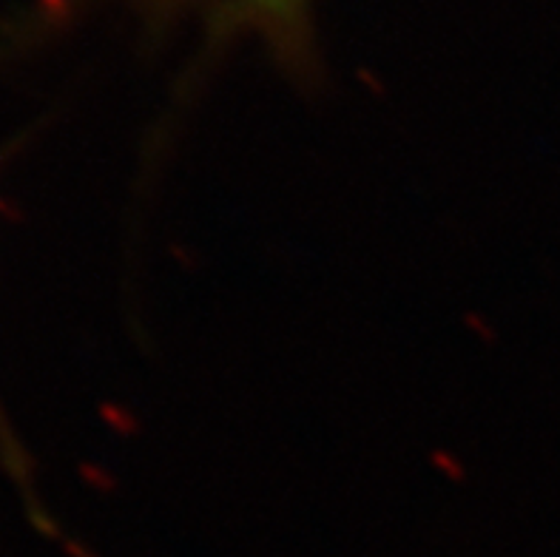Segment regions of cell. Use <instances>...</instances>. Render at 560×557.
<instances>
[{
	"label": "cell",
	"instance_id": "6da1fadb",
	"mask_svg": "<svg viewBox=\"0 0 560 557\" xmlns=\"http://www.w3.org/2000/svg\"><path fill=\"white\" fill-rule=\"evenodd\" d=\"M307 0H234L231 26H256L291 63H302L305 43Z\"/></svg>",
	"mask_w": 560,
	"mask_h": 557
}]
</instances>
